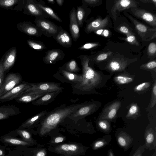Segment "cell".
Listing matches in <instances>:
<instances>
[{
	"mask_svg": "<svg viewBox=\"0 0 156 156\" xmlns=\"http://www.w3.org/2000/svg\"><path fill=\"white\" fill-rule=\"evenodd\" d=\"M26 0H21V2H20V0L19 2V4L20 5H18L16 7H14L13 9L17 11H21L22 9H23L25 5Z\"/></svg>",
	"mask_w": 156,
	"mask_h": 156,
	"instance_id": "49",
	"label": "cell"
},
{
	"mask_svg": "<svg viewBox=\"0 0 156 156\" xmlns=\"http://www.w3.org/2000/svg\"><path fill=\"white\" fill-rule=\"evenodd\" d=\"M117 141L120 146L126 148L129 146L131 142L132 139L129 135L122 133L118 136Z\"/></svg>",
	"mask_w": 156,
	"mask_h": 156,
	"instance_id": "30",
	"label": "cell"
},
{
	"mask_svg": "<svg viewBox=\"0 0 156 156\" xmlns=\"http://www.w3.org/2000/svg\"><path fill=\"white\" fill-rule=\"evenodd\" d=\"M3 56L0 60V90L2 83L3 81L5 75L3 66Z\"/></svg>",
	"mask_w": 156,
	"mask_h": 156,
	"instance_id": "42",
	"label": "cell"
},
{
	"mask_svg": "<svg viewBox=\"0 0 156 156\" xmlns=\"http://www.w3.org/2000/svg\"><path fill=\"white\" fill-rule=\"evenodd\" d=\"M108 17L107 16L104 19L98 18L89 23L86 27L84 31L87 33L91 32L105 27L108 24Z\"/></svg>",
	"mask_w": 156,
	"mask_h": 156,
	"instance_id": "19",
	"label": "cell"
},
{
	"mask_svg": "<svg viewBox=\"0 0 156 156\" xmlns=\"http://www.w3.org/2000/svg\"><path fill=\"white\" fill-rule=\"evenodd\" d=\"M48 112L44 110L28 119L18 128L20 129L30 128L40 122L47 114Z\"/></svg>",
	"mask_w": 156,
	"mask_h": 156,
	"instance_id": "20",
	"label": "cell"
},
{
	"mask_svg": "<svg viewBox=\"0 0 156 156\" xmlns=\"http://www.w3.org/2000/svg\"><path fill=\"white\" fill-rule=\"evenodd\" d=\"M87 9L86 6L82 5L77 7L76 16L79 27H81L87 16Z\"/></svg>",
	"mask_w": 156,
	"mask_h": 156,
	"instance_id": "26",
	"label": "cell"
},
{
	"mask_svg": "<svg viewBox=\"0 0 156 156\" xmlns=\"http://www.w3.org/2000/svg\"><path fill=\"white\" fill-rule=\"evenodd\" d=\"M126 38H122L123 40L126 41L129 44L139 46V44L137 41L133 33L129 34Z\"/></svg>",
	"mask_w": 156,
	"mask_h": 156,
	"instance_id": "36",
	"label": "cell"
},
{
	"mask_svg": "<svg viewBox=\"0 0 156 156\" xmlns=\"http://www.w3.org/2000/svg\"><path fill=\"white\" fill-rule=\"evenodd\" d=\"M85 104L84 102L69 105H62L48 112L40 122V134L44 135L50 132L76 110Z\"/></svg>",
	"mask_w": 156,
	"mask_h": 156,
	"instance_id": "1",
	"label": "cell"
},
{
	"mask_svg": "<svg viewBox=\"0 0 156 156\" xmlns=\"http://www.w3.org/2000/svg\"><path fill=\"white\" fill-rule=\"evenodd\" d=\"M156 85L155 82L153 88V94L151 103V107L152 108L156 103Z\"/></svg>",
	"mask_w": 156,
	"mask_h": 156,
	"instance_id": "47",
	"label": "cell"
},
{
	"mask_svg": "<svg viewBox=\"0 0 156 156\" xmlns=\"http://www.w3.org/2000/svg\"><path fill=\"white\" fill-rule=\"evenodd\" d=\"M155 140V135L152 129L147 130L145 135V144L147 147L150 146L154 143Z\"/></svg>",
	"mask_w": 156,
	"mask_h": 156,
	"instance_id": "33",
	"label": "cell"
},
{
	"mask_svg": "<svg viewBox=\"0 0 156 156\" xmlns=\"http://www.w3.org/2000/svg\"><path fill=\"white\" fill-rule=\"evenodd\" d=\"M20 113L19 108L14 105L0 106V120L8 119Z\"/></svg>",
	"mask_w": 156,
	"mask_h": 156,
	"instance_id": "21",
	"label": "cell"
},
{
	"mask_svg": "<svg viewBox=\"0 0 156 156\" xmlns=\"http://www.w3.org/2000/svg\"><path fill=\"white\" fill-rule=\"evenodd\" d=\"M70 33L73 40L76 41L80 36V27L76 16V10L74 7L69 14Z\"/></svg>",
	"mask_w": 156,
	"mask_h": 156,
	"instance_id": "17",
	"label": "cell"
},
{
	"mask_svg": "<svg viewBox=\"0 0 156 156\" xmlns=\"http://www.w3.org/2000/svg\"><path fill=\"white\" fill-rule=\"evenodd\" d=\"M17 50L16 47L9 49L4 55L3 66L5 75L13 66L16 60Z\"/></svg>",
	"mask_w": 156,
	"mask_h": 156,
	"instance_id": "16",
	"label": "cell"
},
{
	"mask_svg": "<svg viewBox=\"0 0 156 156\" xmlns=\"http://www.w3.org/2000/svg\"><path fill=\"white\" fill-rule=\"evenodd\" d=\"M108 156H114L112 151H110L108 152Z\"/></svg>",
	"mask_w": 156,
	"mask_h": 156,
	"instance_id": "59",
	"label": "cell"
},
{
	"mask_svg": "<svg viewBox=\"0 0 156 156\" xmlns=\"http://www.w3.org/2000/svg\"><path fill=\"white\" fill-rule=\"evenodd\" d=\"M64 138L62 137H58L56 138L54 140L55 143H59L62 142L64 140Z\"/></svg>",
	"mask_w": 156,
	"mask_h": 156,
	"instance_id": "53",
	"label": "cell"
},
{
	"mask_svg": "<svg viewBox=\"0 0 156 156\" xmlns=\"http://www.w3.org/2000/svg\"><path fill=\"white\" fill-rule=\"evenodd\" d=\"M117 30L118 31L126 34V36L133 33L127 27L124 25L120 26Z\"/></svg>",
	"mask_w": 156,
	"mask_h": 156,
	"instance_id": "41",
	"label": "cell"
},
{
	"mask_svg": "<svg viewBox=\"0 0 156 156\" xmlns=\"http://www.w3.org/2000/svg\"><path fill=\"white\" fill-rule=\"evenodd\" d=\"M147 54L150 56H155L156 54V44L154 42H151L147 48Z\"/></svg>",
	"mask_w": 156,
	"mask_h": 156,
	"instance_id": "37",
	"label": "cell"
},
{
	"mask_svg": "<svg viewBox=\"0 0 156 156\" xmlns=\"http://www.w3.org/2000/svg\"><path fill=\"white\" fill-rule=\"evenodd\" d=\"M56 1L57 3V4L58 5L60 6H62L64 3V0H56Z\"/></svg>",
	"mask_w": 156,
	"mask_h": 156,
	"instance_id": "57",
	"label": "cell"
},
{
	"mask_svg": "<svg viewBox=\"0 0 156 156\" xmlns=\"http://www.w3.org/2000/svg\"><path fill=\"white\" fill-rule=\"evenodd\" d=\"M14 131L22 137L23 140L28 142L31 141L32 140L30 134L25 129H20L18 128Z\"/></svg>",
	"mask_w": 156,
	"mask_h": 156,
	"instance_id": "34",
	"label": "cell"
},
{
	"mask_svg": "<svg viewBox=\"0 0 156 156\" xmlns=\"http://www.w3.org/2000/svg\"><path fill=\"white\" fill-rule=\"evenodd\" d=\"M128 17L134 24L135 29L143 41H150L156 37V28H151L138 21L127 13Z\"/></svg>",
	"mask_w": 156,
	"mask_h": 156,
	"instance_id": "4",
	"label": "cell"
},
{
	"mask_svg": "<svg viewBox=\"0 0 156 156\" xmlns=\"http://www.w3.org/2000/svg\"><path fill=\"white\" fill-rule=\"evenodd\" d=\"M54 76L62 82L71 84L72 86L80 83L83 79L82 74L68 72L61 67Z\"/></svg>",
	"mask_w": 156,
	"mask_h": 156,
	"instance_id": "7",
	"label": "cell"
},
{
	"mask_svg": "<svg viewBox=\"0 0 156 156\" xmlns=\"http://www.w3.org/2000/svg\"><path fill=\"white\" fill-rule=\"evenodd\" d=\"M120 103L116 102L112 104L105 111L103 115V119H111L115 116L119 106Z\"/></svg>",
	"mask_w": 156,
	"mask_h": 156,
	"instance_id": "27",
	"label": "cell"
},
{
	"mask_svg": "<svg viewBox=\"0 0 156 156\" xmlns=\"http://www.w3.org/2000/svg\"><path fill=\"white\" fill-rule=\"evenodd\" d=\"M109 34V31L107 29H104L102 36L105 37H108Z\"/></svg>",
	"mask_w": 156,
	"mask_h": 156,
	"instance_id": "51",
	"label": "cell"
},
{
	"mask_svg": "<svg viewBox=\"0 0 156 156\" xmlns=\"http://www.w3.org/2000/svg\"><path fill=\"white\" fill-rule=\"evenodd\" d=\"M112 53V52L110 51L99 54L96 56L95 59V60L97 62L104 61Z\"/></svg>",
	"mask_w": 156,
	"mask_h": 156,
	"instance_id": "38",
	"label": "cell"
},
{
	"mask_svg": "<svg viewBox=\"0 0 156 156\" xmlns=\"http://www.w3.org/2000/svg\"><path fill=\"white\" fill-rule=\"evenodd\" d=\"M78 58L80 60L82 66V81L72 86L73 93L82 94L83 92L90 91L99 84L101 77L98 73L89 66L90 58L86 55H81Z\"/></svg>",
	"mask_w": 156,
	"mask_h": 156,
	"instance_id": "2",
	"label": "cell"
},
{
	"mask_svg": "<svg viewBox=\"0 0 156 156\" xmlns=\"http://www.w3.org/2000/svg\"><path fill=\"white\" fill-rule=\"evenodd\" d=\"M99 1L98 0H82L83 5L85 6H93L96 5Z\"/></svg>",
	"mask_w": 156,
	"mask_h": 156,
	"instance_id": "45",
	"label": "cell"
},
{
	"mask_svg": "<svg viewBox=\"0 0 156 156\" xmlns=\"http://www.w3.org/2000/svg\"><path fill=\"white\" fill-rule=\"evenodd\" d=\"M30 83L23 81L11 90L0 97V102L15 100L26 90L30 88Z\"/></svg>",
	"mask_w": 156,
	"mask_h": 156,
	"instance_id": "9",
	"label": "cell"
},
{
	"mask_svg": "<svg viewBox=\"0 0 156 156\" xmlns=\"http://www.w3.org/2000/svg\"><path fill=\"white\" fill-rule=\"evenodd\" d=\"M133 14L136 17L140 19L150 25L156 26V16L146 10L137 8L130 9Z\"/></svg>",
	"mask_w": 156,
	"mask_h": 156,
	"instance_id": "13",
	"label": "cell"
},
{
	"mask_svg": "<svg viewBox=\"0 0 156 156\" xmlns=\"http://www.w3.org/2000/svg\"><path fill=\"white\" fill-rule=\"evenodd\" d=\"M150 83L149 82H144L137 86L135 88V90L137 91H140L147 88L149 87Z\"/></svg>",
	"mask_w": 156,
	"mask_h": 156,
	"instance_id": "44",
	"label": "cell"
},
{
	"mask_svg": "<svg viewBox=\"0 0 156 156\" xmlns=\"http://www.w3.org/2000/svg\"><path fill=\"white\" fill-rule=\"evenodd\" d=\"M37 2L35 0H26L23 13L36 17L49 18V16L37 6Z\"/></svg>",
	"mask_w": 156,
	"mask_h": 156,
	"instance_id": "10",
	"label": "cell"
},
{
	"mask_svg": "<svg viewBox=\"0 0 156 156\" xmlns=\"http://www.w3.org/2000/svg\"><path fill=\"white\" fill-rule=\"evenodd\" d=\"M61 67L67 71L73 73L77 72L81 70L75 60L69 61Z\"/></svg>",
	"mask_w": 156,
	"mask_h": 156,
	"instance_id": "29",
	"label": "cell"
},
{
	"mask_svg": "<svg viewBox=\"0 0 156 156\" xmlns=\"http://www.w3.org/2000/svg\"><path fill=\"white\" fill-rule=\"evenodd\" d=\"M45 151L42 150L38 152L35 155V156H45Z\"/></svg>",
	"mask_w": 156,
	"mask_h": 156,
	"instance_id": "54",
	"label": "cell"
},
{
	"mask_svg": "<svg viewBox=\"0 0 156 156\" xmlns=\"http://www.w3.org/2000/svg\"><path fill=\"white\" fill-rule=\"evenodd\" d=\"M37 6L45 12L50 18L53 19L59 22H62L61 19L55 13L53 10L49 7L46 6L44 4L41 2H37Z\"/></svg>",
	"mask_w": 156,
	"mask_h": 156,
	"instance_id": "28",
	"label": "cell"
},
{
	"mask_svg": "<svg viewBox=\"0 0 156 156\" xmlns=\"http://www.w3.org/2000/svg\"><path fill=\"white\" fill-rule=\"evenodd\" d=\"M137 4L138 2L135 0H115L111 9V12L113 19L115 20L116 19L117 12L137 8Z\"/></svg>",
	"mask_w": 156,
	"mask_h": 156,
	"instance_id": "11",
	"label": "cell"
},
{
	"mask_svg": "<svg viewBox=\"0 0 156 156\" xmlns=\"http://www.w3.org/2000/svg\"><path fill=\"white\" fill-rule=\"evenodd\" d=\"M140 1L144 3H151L154 4L155 6H156V0H140Z\"/></svg>",
	"mask_w": 156,
	"mask_h": 156,
	"instance_id": "52",
	"label": "cell"
},
{
	"mask_svg": "<svg viewBox=\"0 0 156 156\" xmlns=\"http://www.w3.org/2000/svg\"><path fill=\"white\" fill-rule=\"evenodd\" d=\"M142 68L146 69H155L156 67V62L155 60L150 62L147 63L143 64L141 66Z\"/></svg>",
	"mask_w": 156,
	"mask_h": 156,
	"instance_id": "43",
	"label": "cell"
},
{
	"mask_svg": "<svg viewBox=\"0 0 156 156\" xmlns=\"http://www.w3.org/2000/svg\"><path fill=\"white\" fill-rule=\"evenodd\" d=\"M0 140L4 143L16 146H25L29 145L31 144L30 142L13 137L7 135L0 137Z\"/></svg>",
	"mask_w": 156,
	"mask_h": 156,
	"instance_id": "25",
	"label": "cell"
},
{
	"mask_svg": "<svg viewBox=\"0 0 156 156\" xmlns=\"http://www.w3.org/2000/svg\"><path fill=\"white\" fill-rule=\"evenodd\" d=\"M27 42L29 46L33 49L39 51L46 49L47 47L42 42L32 40H28Z\"/></svg>",
	"mask_w": 156,
	"mask_h": 156,
	"instance_id": "31",
	"label": "cell"
},
{
	"mask_svg": "<svg viewBox=\"0 0 156 156\" xmlns=\"http://www.w3.org/2000/svg\"><path fill=\"white\" fill-rule=\"evenodd\" d=\"M23 80L20 74L10 73L4 78L0 90V97L20 84Z\"/></svg>",
	"mask_w": 156,
	"mask_h": 156,
	"instance_id": "6",
	"label": "cell"
},
{
	"mask_svg": "<svg viewBox=\"0 0 156 156\" xmlns=\"http://www.w3.org/2000/svg\"><path fill=\"white\" fill-rule=\"evenodd\" d=\"M99 45L98 43H89L85 44L78 48L80 50H89L97 47Z\"/></svg>",
	"mask_w": 156,
	"mask_h": 156,
	"instance_id": "39",
	"label": "cell"
},
{
	"mask_svg": "<svg viewBox=\"0 0 156 156\" xmlns=\"http://www.w3.org/2000/svg\"><path fill=\"white\" fill-rule=\"evenodd\" d=\"M145 146L142 145L139 147L132 156H142L144 151Z\"/></svg>",
	"mask_w": 156,
	"mask_h": 156,
	"instance_id": "46",
	"label": "cell"
},
{
	"mask_svg": "<svg viewBox=\"0 0 156 156\" xmlns=\"http://www.w3.org/2000/svg\"><path fill=\"white\" fill-rule=\"evenodd\" d=\"M47 93L48 92L40 91L27 92L21 94L15 100L18 102H31Z\"/></svg>",
	"mask_w": 156,
	"mask_h": 156,
	"instance_id": "23",
	"label": "cell"
},
{
	"mask_svg": "<svg viewBox=\"0 0 156 156\" xmlns=\"http://www.w3.org/2000/svg\"><path fill=\"white\" fill-rule=\"evenodd\" d=\"M138 111V108L136 105H132L129 110V115H133L136 113Z\"/></svg>",
	"mask_w": 156,
	"mask_h": 156,
	"instance_id": "50",
	"label": "cell"
},
{
	"mask_svg": "<svg viewBox=\"0 0 156 156\" xmlns=\"http://www.w3.org/2000/svg\"><path fill=\"white\" fill-rule=\"evenodd\" d=\"M55 151L57 153L65 156H79L84 153L82 146L76 144H64L56 147Z\"/></svg>",
	"mask_w": 156,
	"mask_h": 156,
	"instance_id": "8",
	"label": "cell"
},
{
	"mask_svg": "<svg viewBox=\"0 0 156 156\" xmlns=\"http://www.w3.org/2000/svg\"><path fill=\"white\" fill-rule=\"evenodd\" d=\"M128 64V61L126 58H115L109 61L106 67L112 71H118L124 69Z\"/></svg>",
	"mask_w": 156,
	"mask_h": 156,
	"instance_id": "22",
	"label": "cell"
},
{
	"mask_svg": "<svg viewBox=\"0 0 156 156\" xmlns=\"http://www.w3.org/2000/svg\"><path fill=\"white\" fill-rule=\"evenodd\" d=\"M20 0H0V7L7 9H13Z\"/></svg>",
	"mask_w": 156,
	"mask_h": 156,
	"instance_id": "32",
	"label": "cell"
},
{
	"mask_svg": "<svg viewBox=\"0 0 156 156\" xmlns=\"http://www.w3.org/2000/svg\"><path fill=\"white\" fill-rule=\"evenodd\" d=\"M95 107L93 104L86 103L76 110L68 118L74 121L82 119L91 114L94 111Z\"/></svg>",
	"mask_w": 156,
	"mask_h": 156,
	"instance_id": "14",
	"label": "cell"
},
{
	"mask_svg": "<svg viewBox=\"0 0 156 156\" xmlns=\"http://www.w3.org/2000/svg\"><path fill=\"white\" fill-rule=\"evenodd\" d=\"M103 29H98L94 31V32L98 35L102 36Z\"/></svg>",
	"mask_w": 156,
	"mask_h": 156,
	"instance_id": "56",
	"label": "cell"
},
{
	"mask_svg": "<svg viewBox=\"0 0 156 156\" xmlns=\"http://www.w3.org/2000/svg\"><path fill=\"white\" fill-rule=\"evenodd\" d=\"M47 2L50 3L54 4L55 3V1L54 0H47Z\"/></svg>",
	"mask_w": 156,
	"mask_h": 156,
	"instance_id": "58",
	"label": "cell"
},
{
	"mask_svg": "<svg viewBox=\"0 0 156 156\" xmlns=\"http://www.w3.org/2000/svg\"><path fill=\"white\" fill-rule=\"evenodd\" d=\"M34 22L41 30L42 34L48 37H53L59 31L60 26H58L51 21L45 18L36 17Z\"/></svg>",
	"mask_w": 156,
	"mask_h": 156,
	"instance_id": "3",
	"label": "cell"
},
{
	"mask_svg": "<svg viewBox=\"0 0 156 156\" xmlns=\"http://www.w3.org/2000/svg\"><path fill=\"white\" fill-rule=\"evenodd\" d=\"M53 37L59 44L64 47L69 48L72 45L70 35L61 26L58 33Z\"/></svg>",
	"mask_w": 156,
	"mask_h": 156,
	"instance_id": "18",
	"label": "cell"
},
{
	"mask_svg": "<svg viewBox=\"0 0 156 156\" xmlns=\"http://www.w3.org/2000/svg\"><path fill=\"white\" fill-rule=\"evenodd\" d=\"M61 92L60 91L48 92L32 101L31 103L36 106L47 105L53 101L56 96Z\"/></svg>",
	"mask_w": 156,
	"mask_h": 156,
	"instance_id": "24",
	"label": "cell"
},
{
	"mask_svg": "<svg viewBox=\"0 0 156 156\" xmlns=\"http://www.w3.org/2000/svg\"><path fill=\"white\" fill-rule=\"evenodd\" d=\"M2 146H0V156H5V151Z\"/></svg>",
	"mask_w": 156,
	"mask_h": 156,
	"instance_id": "55",
	"label": "cell"
},
{
	"mask_svg": "<svg viewBox=\"0 0 156 156\" xmlns=\"http://www.w3.org/2000/svg\"><path fill=\"white\" fill-rule=\"evenodd\" d=\"M61 83H58L44 82L30 83V88L25 90L22 94L33 91L50 92L54 91L62 92L63 88L60 86Z\"/></svg>",
	"mask_w": 156,
	"mask_h": 156,
	"instance_id": "5",
	"label": "cell"
},
{
	"mask_svg": "<svg viewBox=\"0 0 156 156\" xmlns=\"http://www.w3.org/2000/svg\"><path fill=\"white\" fill-rule=\"evenodd\" d=\"M107 142L104 139H101L96 141L93 144V148L94 149L100 148L106 145Z\"/></svg>",
	"mask_w": 156,
	"mask_h": 156,
	"instance_id": "40",
	"label": "cell"
},
{
	"mask_svg": "<svg viewBox=\"0 0 156 156\" xmlns=\"http://www.w3.org/2000/svg\"><path fill=\"white\" fill-rule=\"evenodd\" d=\"M65 56V53L61 49H51L46 52L45 56L43 58V60L45 64H53L63 59Z\"/></svg>",
	"mask_w": 156,
	"mask_h": 156,
	"instance_id": "15",
	"label": "cell"
},
{
	"mask_svg": "<svg viewBox=\"0 0 156 156\" xmlns=\"http://www.w3.org/2000/svg\"><path fill=\"white\" fill-rule=\"evenodd\" d=\"M115 80L119 84H125L132 82L133 79L129 76L119 75L115 77Z\"/></svg>",
	"mask_w": 156,
	"mask_h": 156,
	"instance_id": "35",
	"label": "cell"
},
{
	"mask_svg": "<svg viewBox=\"0 0 156 156\" xmlns=\"http://www.w3.org/2000/svg\"><path fill=\"white\" fill-rule=\"evenodd\" d=\"M98 125L100 127L104 130H107L109 127L107 123L104 121H100L98 122Z\"/></svg>",
	"mask_w": 156,
	"mask_h": 156,
	"instance_id": "48",
	"label": "cell"
},
{
	"mask_svg": "<svg viewBox=\"0 0 156 156\" xmlns=\"http://www.w3.org/2000/svg\"><path fill=\"white\" fill-rule=\"evenodd\" d=\"M17 29L29 36L41 37L42 33L40 29L35 25L28 21H24L17 23Z\"/></svg>",
	"mask_w": 156,
	"mask_h": 156,
	"instance_id": "12",
	"label": "cell"
}]
</instances>
